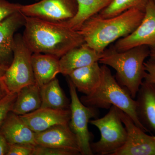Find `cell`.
Returning <instances> with one entry per match:
<instances>
[{
    "mask_svg": "<svg viewBox=\"0 0 155 155\" xmlns=\"http://www.w3.org/2000/svg\"><path fill=\"white\" fill-rule=\"evenodd\" d=\"M41 105L40 87L35 83L22 87L17 93L11 112L22 116L38 110Z\"/></svg>",
    "mask_w": 155,
    "mask_h": 155,
    "instance_id": "obj_19",
    "label": "cell"
},
{
    "mask_svg": "<svg viewBox=\"0 0 155 155\" xmlns=\"http://www.w3.org/2000/svg\"><path fill=\"white\" fill-rule=\"evenodd\" d=\"M0 132L9 144L36 146L35 133L25 124L19 115L11 112L6 118Z\"/></svg>",
    "mask_w": 155,
    "mask_h": 155,
    "instance_id": "obj_15",
    "label": "cell"
},
{
    "mask_svg": "<svg viewBox=\"0 0 155 155\" xmlns=\"http://www.w3.org/2000/svg\"><path fill=\"white\" fill-rule=\"evenodd\" d=\"M150 54L148 46H140L124 51H118L112 47L102 53L99 63L114 69L117 82L134 99L145 77L144 63Z\"/></svg>",
    "mask_w": 155,
    "mask_h": 155,
    "instance_id": "obj_3",
    "label": "cell"
},
{
    "mask_svg": "<svg viewBox=\"0 0 155 155\" xmlns=\"http://www.w3.org/2000/svg\"><path fill=\"white\" fill-rule=\"evenodd\" d=\"M90 122L101 133L99 140L91 143L94 154L113 155L125 144L127 131L120 117L119 109L115 106H112L104 117L91 120Z\"/></svg>",
    "mask_w": 155,
    "mask_h": 155,
    "instance_id": "obj_5",
    "label": "cell"
},
{
    "mask_svg": "<svg viewBox=\"0 0 155 155\" xmlns=\"http://www.w3.org/2000/svg\"><path fill=\"white\" fill-rule=\"evenodd\" d=\"M101 54L84 42L69 50L60 58V73L68 76L75 69L99 62Z\"/></svg>",
    "mask_w": 155,
    "mask_h": 155,
    "instance_id": "obj_14",
    "label": "cell"
},
{
    "mask_svg": "<svg viewBox=\"0 0 155 155\" xmlns=\"http://www.w3.org/2000/svg\"><path fill=\"white\" fill-rule=\"evenodd\" d=\"M60 58L41 53H34L31 64L35 83L40 87L49 83L60 73Z\"/></svg>",
    "mask_w": 155,
    "mask_h": 155,
    "instance_id": "obj_17",
    "label": "cell"
},
{
    "mask_svg": "<svg viewBox=\"0 0 155 155\" xmlns=\"http://www.w3.org/2000/svg\"><path fill=\"white\" fill-rule=\"evenodd\" d=\"M155 43V5L153 0H149L138 26L130 34L116 41L114 48L118 51H124L140 46L150 47Z\"/></svg>",
    "mask_w": 155,
    "mask_h": 155,
    "instance_id": "obj_10",
    "label": "cell"
},
{
    "mask_svg": "<svg viewBox=\"0 0 155 155\" xmlns=\"http://www.w3.org/2000/svg\"><path fill=\"white\" fill-rule=\"evenodd\" d=\"M25 17L19 11L10 15L0 23V64L8 67L13 60L16 31L25 24Z\"/></svg>",
    "mask_w": 155,
    "mask_h": 155,
    "instance_id": "obj_13",
    "label": "cell"
},
{
    "mask_svg": "<svg viewBox=\"0 0 155 155\" xmlns=\"http://www.w3.org/2000/svg\"><path fill=\"white\" fill-rule=\"evenodd\" d=\"M40 93L41 108L63 110L70 109V103L56 78L41 87Z\"/></svg>",
    "mask_w": 155,
    "mask_h": 155,
    "instance_id": "obj_20",
    "label": "cell"
},
{
    "mask_svg": "<svg viewBox=\"0 0 155 155\" xmlns=\"http://www.w3.org/2000/svg\"><path fill=\"white\" fill-rule=\"evenodd\" d=\"M144 67L146 74L144 81L155 84V61L150 59L145 62Z\"/></svg>",
    "mask_w": 155,
    "mask_h": 155,
    "instance_id": "obj_27",
    "label": "cell"
},
{
    "mask_svg": "<svg viewBox=\"0 0 155 155\" xmlns=\"http://www.w3.org/2000/svg\"><path fill=\"white\" fill-rule=\"evenodd\" d=\"M149 1V0H112L107 7L97 15L102 18H110L134 8L145 10Z\"/></svg>",
    "mask_w": 155,
    "mask_h": 155,
    "instance_id": "obj_22",
    "label": "cell"
},
{
    "mask_svg": "<svg viewBox=\"0 0 155 155\" xmlns=\"http://www.w3.org/2000/svg\"><path fill=\"white\" fill-rule=\"evenodd\" d=\"M24 16L23 40L32 53L51 55L60 58L69 50L84 43L77 30L67 23H56Z\"/></svg>",
    "mask_w": 155,
    "mask_h": 155,
    "instance_id": "obj_1",
    "label": "cell"
},
{
    "mask_svg": "<svg viewBox=\"0 0 155 155\" xmlns=\"http://www.w3.org/2000/svg\"><path fill=\"white\" fill-rule=\"evenodd\" d=\"M8 88L2 78H0V100L5 97L9 93Z\"/></svg>",
    "mask_w": 155,
    "mask_h": 155,
    "instance_id": "obj_29",
    "label": "cell"
},
{
    "mask_svg": "<svg viewBox=\"0 0 155 155\" xmlns=\"http://www.w3.org/2000/svg\"><path fill=\"white\" fill-rule=\"evenodd\" d=\"M9 146L5 137L0 132V155H7Z\"/></svg>",
    "mask_w": 155,
    "mask_h": 155,
    "instance_id": "obj_28",
    "label": "cell"
},
{
    "mask_svg": "<svg viewBox=\"0 0 155 155\" xmlns=\"http://www.w3.org/2000/svg\"><path fill=\"white\" fill-rule=\"evenodd\" d=\"M78 11L75 16L66 23L77 30L86 20L105 8L112 0H76Z\"/></svg>",
    "mask_w": 155,
    "mask_h": 155,
    "instance_id": "obj_21",
    "label": "cell"
},
{
    "mask_svg": "<svg viewBox=\"0 0 155 155\" xmlns=\"http://www.w3.org/2000/svg\"><path fill=\"white\" fill-rule=\"evenodd\" d=\"M36 145L73 151L81 154L77 138L69 124L58 125L35 133Z\"/></svg>",
    "mask_w": 155,
    "mask_h": 155,
    "instance_id": "obj_11",
    "label": "cell"
},
{
    "mask_svg": "<svg viewBox=\"0 0 155 155\" xmlns=\"http://www.w3.org/2000/svg\"><path fill=\"white\" fill-rule=\"evenodd\" d=\"M32 54L22 35H15L13 60L2 78L9 92L17 93L22 87L35 83L31 64Z\"/></svg>",
    "mask_w": 155,
    "mask_h": 155,
    "instance_id": "obj_6",
    "label": "cell"
},
{
    "mask_svg": "<svg viewBox=\"0 0 155 155\" xmlns=\"http://www.w3.org/2000/svg\"><path fill=\"white\" fill-rule=\"evenodd\" d=\"M22 5L0 0V23L10 15L20 11Z\"/></svg>",
    "mask_w": 155,
    "mask_h": 155,
    "instance_id": "obj_25",
    "label": "cell"
},
{
    "mask_svg": "<svg viewBox=\"0 0 155 155\" xmlns=\"http://www.w3.org/2000/svg\"><path fill=\"white\" fill-rule=\"evenodd\" d=\"M67 81L71 97L69 127L77 138L81 154L94 155L91 147L92 136L88 124L91 119L97 118L99 111L97 108L84 104L78 97L77 90L72 81L68 78Z\"/></svg>",
    "mask_w": 155,
    "mask_h": 155,
    "instance_id": "obj_7",
    "label": "cell"
},
{
    "mask_svg": "<svg viewBox=\"0 0 155 155\" xmlns=\"http://www.w3.org/2000/svg\"><path fill=\"white\" fill-rule=\"evenodd\" d=\"M77 11L76 0H40L30 5H22L20 12L26 17L65 23L75 16Z\"/></svg>",
    "mask_w": 155,
    "mask_h": 155,
    "instance_id": "obj_8",
    "label": "cell"
},
{
    "mask_svg": "<svg viewBox=\"0 0 155 155\" xmlns=\"http://www.w3.org/2000/svg\"><path fill=\"white\" fill-rule=\"evenodd\" d=\"M145 10L134 8L115 17L97 15L86 20L77 29L84 42L101 54L109 45L133 32L141 22Z\"/></svg>",
    "mask_w": 155,
    "mask_h": 155,
    "instance_id": "obj_2",
    "label": "cell"
},
{
    "mask_svg": "<svg viewBox=\"0 0 155 155\" xmlns=\"http://www.w3.org/2000/svg\"><path fill=\"white\" fill-rule=\"evenodd\" d=\"M101 69L99 62L75 69L68 76L76 90L88 95L99 86L101 80Z\"/></svg>",
    "mask_w": 155,
    "mask_h": 155,
    "instance_id": "obj_18",
    "label": "cell"
},
{
    "mask_svg": "<svg viewBox=\"0 0 155 155\" xmlns=\"http://www.w3.org/2000/svg\"><path fill=\"white\" fill-rule=\"evenodd\" d=\"M119 114L127 131V138L125 144L113 155H155V136L146 134L120 110Z\"/></svg>",
    "mask_w": 155,
    "mask_h": 155,
    "instance_id": "obj_9",
    "label": "cell"
},
{
    "mask_svg": "<svg viewBox=\"0 0 155 155\" xmlns=\"http://www.w3.org/2000/svg\"><path fill=\"white\" fill-rule=\"evenodd\" d=\"M17 93H9L0 100V128L5 121L8 115L12 111Z\"/></svg>",
    "mask_w": 155,
    "mask_h": 155,
    "instance_id": "obj_23",
    "label": "cell"
},
{
    "mask_svg": "<svg viewBox=\"0 0 155 155\" xmlns=\"http://www.w3.org/2000/svg\"><path fill=\"white\" fill-rule=\"evenodd\" d=\"M8 67L0 64V78H2Z\"/></svg>",
    "mask_w": 155,
    "mask_h": 155,
    "instance_id": "obj_31",
    "label": "cell"
},
{
    "mask_svg": "<svg viewBox=\"0 0 155 155\" xmlns=\"http://www.w3.org/2000/svg\"><path fill=\"white\" fill-rule=\"evenodd\" d=\"M153 2L154 3V4L155 5V0H153Z\"/></svg>",
    "mask_w": 155,
    "mask_h": 155,
    "instance_id": "obj_32",
    "label": "cell"
},
{
    "mask_svg": "<svg viewBox=\"0 0 155 155\" xmlns=\"http://www.w3.org/2000/svg\"><path fill=\"white\" fill-rule=\"evenodd\" d=\"M35 133L41 132L58 125L68 124L70 118L69 110L40 108L25 115L19 116Z\"/></svg>",
    "mask_w": 155,
    "mask_h": 155,
    "instance_id": "obj_12",
    "label": "cell"
},
{
    "mask_svg": "<svg viewBox=\"0 0 155 155\" xmlns=\"http://www.w3.org/2000/svg\"><path fill=\"white\" fill-rule=\"evenodd\" d=\"M35 146L27 144H9L7 155H33Z\"/></svg>",
    "mask_w": 155,
    "mask_h": 155,
    "instance_id": "obj_26",
    "label": "cell"
},
{
    "mask_svg": "<svg viewBox=\"0 0 155 155\" xmlns=\"http://www.w3.org/2000/svg\"><path fill=\"white\" fill-rule=\"evenodd\" d=\"M99 86L91 94L83 96L80 100L84 104L99 109H110L112 106L130 116L137 126L148 131L140 123L137 114V102L128 91L121 86L112 74L110 68L103 65Z\"/></svg>",
    "mask_w": 155,
    "mask_h": 155,
    "instance_id": "obj_4",
    "label": "cell"
},
{
    "mask_svg": "<svg viewBox=\"0 0 155 155\" xmlns=\"http://www.w3.org/2000/svg\"><path fill=\"white\" fill-rule=\"evenodd\" d=\"M77 153L69 150L36 145L33 155H77Z\"/></svg>",
    "mask_w": 155,
    "mask_h": 155,
    "instance_id": "obj_24",
    "label": "cell"
},
{
    "mask_svg": "<svg viewBox=\"0 0 155 155\" xmlns=\"http://www.w3.org/2000/svg\"><path fill=\"white\" fill-rule=\"evenodd\" d=\"M136 97L139 120L148 131L155 134V84L143 81Z\"/></svg>",
    "mask_w": 155,
    "mask_h": 155,
    "instance_id": "obj_16",
    "label": "cell"
},
{
    "mask_svg": "<svg viewBox=\"0 0 155 155\" xmlns=\"http://www.w3.org/2000/svg\"><path fill=\"white\" fill-rule=\"evenodd\" d=\"M150 59L155 61V43L149 47Z\"/></svg>",
    "mask_w": 155,
    "mask_h": 155,
    "instance_id": "obj_30",
    "label": "cell"
}]
</instances>
